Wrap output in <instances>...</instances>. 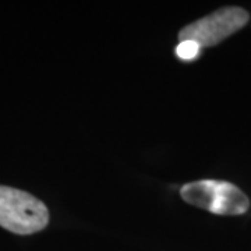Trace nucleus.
Wrapping results in <instances>:
<instances>
[{
	"label": "nucleus",
	"mask_w": 251,
	"mask_h": 251,
	"mask_svg": "<svg viewBox=\"0 0 251 251\" xmlns=\"http://www.w3.org/2000/svg\"><path fill=\"white\" fill-rule=\"evenodd\" d=\"M247 21L249 13L242 7H224L186 25L180 31L179 38L194 41L201 48L214 46L242 29Z\"/></svg>",
	"instance_id": "nucleus-3"
},
{
	"label": "nucleus",
	"mask_w": 251,
	"mask_h": 251,
	"mask_svg": "<svg viewBox=\"0 0 251 251\" xmlns=\"http://www.w3.org/2000/svg\"><path fill=\"white\" fill-rule=\"evenodd\" d=\"M49 224L46 205L18 188L0 186V226L17 234L41 232Z\"/></svg>",
	"instance_id": "nucleus-1"
},
{
	"label": "nucleus",
	"mask_w": 251,
	"mask_h": 251,
	"mask_svg": "<svg viewBox=\"0 0 251 251\" xmlns=\"http://www.w3.org/2000/svg\"><path fill=\"white\" fill-rule=\"evenodd\" d=\"M201 54V46L194 41H180L176 46V56L183 62H193Z\"/></svg>",
	"instance_id": "nucleus-4"
},
{
	"label": "nucleus",
	"mask_w": 251,
	"mask_h": 251,
	"mask_svg": "<svg viewBox=\"0 0 251 251\" xmlns=\"http://www.w3.org/2000/svg\"><path fill=\"white\" fill-rule=\"evenodd\" d=\"M181 198L216 215H242L249 211L250 201L239 187L221 180H198L180 188Z\"/></svg>",
	"instance_id": "nucleus-2"
}]
</instances>
